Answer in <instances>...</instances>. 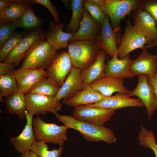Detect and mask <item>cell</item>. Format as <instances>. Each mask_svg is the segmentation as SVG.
<instances>
[{"mask_svg": "<svg viewBox=\"0 0 157 157\" xmlns=\"http://www.w3.org/2000/svg\"><path fill=\"white\" fill-rule=\"evenodd\" d=\"M56 119L68 128L75 129L89 142L104 141L106 143H115L117 138L112 131L104 126L91 123L77 120L72 116L54 114Z\"/></svg>", "mask_w": 157, "mask_h": 157, "instance_id": "6da1fadb", "label": "cell"}, {"mask_svg": "<svg viewBox=\"0 0 157 157\" xmlns=\"http://www.w3.org/2000/svg\"><path fill=\"white\" fill-rule=\"evenodd\" d=\"M58 55L57 51L47 40H39L27 51L20 67L45 69L50 65Z\"/></svg>", "mask_w": 157, "mask_h": 157, "instance_id": "7a4b0ae2", "label": "cell"}, {"mask_svg": "<svg viewBox=\"0 0 157 157\" xmlns=\"http://www.w3.org/2000/svg\"><path fill=\"white\" fill-rule=\"evenodd\" d=\"M67 47L73 67L81 70L91 65L101 50L97 40H74Z\"/></svg>", "mask_w": 157, "mask_h": 157, "instance_id": "3957f363", "label": "cell"}, {"mask_svg": "<svg viewBox=\"0 0 157 157\" xmlns=\"http://www.w3.org/2000/svg\"><path fill=\"white\" fill-rule=\"evenodd\" d=\"M139 2L138 0H104L99 7L109 17L113 31L118 32L121 31V21L126 16L130 17Z\"/></svg>", "mask_w": 157, "mask_h": 157, "instance_id": "277c9868", "label": "cell"}, {"mask_svg": "<svg viewBox=\"0 0 157 157\" xmlns=\"http://www.w3.org/2000/svg\"><path fill=\"white\" fill-rule=\"evenodd\" d=\"M33 125L36 140L63 146L67 140L66 133L68 128L65 125L46 123L39 116L33 118Z\"/></svg>", "mask_w": 157, "mask_h": 157, "instance_id": "5b68a950", "label": "cell"}, {"mask_svg": "<svg viewBox=\"0 0 157 157\" xmlns=\"http://www.w3.org/2000/svg\"><path fill=\"white\" fill-rule=\"evenodd\" d=\"M124 34L120 36L118 44L117 56L124 58L133 51L142 49L147 45L146 38L134 28L129 17L126 20Z\"/></svg>", "mask_w": 157, "mask_h": 157, "instance_id": "8992f818", "label": "cell"}, {"mask_svg": "<svg viewBox=\"0 0 157 157\" xmlns=\"http://www.w3.org/2000/svg\"><path fill=\"white\" fill-rule=\"evenodd\" d=\"M27 110L33 115L53 114L61 110L62 104L55 97L28 93L26 94Z\"/></svg>", "mask_w": 157, "mask_h": 157, "instance_id": "52a82bcc", "label": "cell"}, {"mask_svg": "<svg viewBox=\"0 0 157 157\" xmlns=\"http://www.w3.org/2000/svg\"><path fill=\"white\" fill-rule=\"evenodd\" d=\"M46 32L40 28L26 33L10 52L3 62L10 63L14 66L18 67L23 60L26 53L32 45L38 40H44Z\"/></svg>", "mask_w": 157, "mask_h": 157, "instance_id": "ba28073f", "label": "cell"}, {"mask_svg": "<svg viewBox=\"0 0 157 157\" xmlns=\"http://www.w3.org/2000/svg\"><path fill=\"white\" fill-rule=\"evenodd\" d=\"M138 76V82L129 96H136L145 106L148 117L150 119L157 109V99L154 87L148 80L147 75Z\"/></svg>", "mask_w": 157, "mask_h": 157, "instance_id": "9c48e42d", "label": "cell"}, {"mask_svg": "<svg viewBox=\"0 0 157 157\" xmlns=\"http://www.w3.org/2000/svg\"><path fill=\"white\" fill-rule=\"evenodd\" d=\"M114 113L112 110L85 105L74 108L72 116L80 121L104 126Z\"/></svg>", "mask_w": 157, "mask_h": 157, "instance_id": "30bf717a", "label": "cell"}, {"mask_svg": "<svg viewBox=\"0 0 157 157\" xmlns=\"http://www.w3.org/2000/svg\"><path fill=\"white\" fill-rule=\"evenodd\" d=\"M132 12L133 26L144 35L147 45L156 40L157 23L155 20L138 6Z\"/></svg>", "mask_w": 157, "mask_h": 157, "instance_id": "8fae6325", "label": "cell"}, {"mask_svg": "<svg viewBox=\"0 0 157 157\" xmlns=\"http://www.w3.org/2000/svg\"><path fill=\"white\" fill-rule=\"evenodd\" d=\"M121 33V31L115 32L113 31L109 19L105 15L96 40L101 49L112 58L117 55V46Z\"/></svg>", "mask_w": 157, "mask_h": 157, "instance_id": "7c38bea8", "label": "cell"}, {"mask_svg": "<svg viewBox=\"0 0 157 157\" xmlns=\"http://www.w3.org/2000/svg\"><path fill=\"white\" fill-rule=\"evenodd\" d=\"M140 54L131 60L129 70L136 75H147L152 77L157 73V54H151L144 47Z\"/></svg>", "mask_w": 157, "mask_h": 157, "instance_id": "4fadbf2b", "label": "cell"}, {"mask_svg": "<svg viewBox=\"0 0 157 157\" xmlns=\"http://www.w3.org/2000/svg\"><path fill=\"white\" fill-rule=\"evenodd\" d=\"M72 67L68 52L61 53L46 69L47 77L52 79L61 87Z\"/></svg>", "mask_w": 157, "mask_h": 157, "instance_id": "5bb4252c", "label": "cell"}, {"mask_svg": "<svg viewBox=\"0 0 157 157\" xmlns=\"http://www.w3.org/2000/svg\"><path fill=\"white\" fill-rule=\"evenodd\" d=\"M81 70L73 67L71 70L55 96L63 102L74 96L85 87L83 81Z\"/></svg>", "mask_w": 157, "mask_h": 157, "instance_id": "9a60e30c", "label": "cell"}, {"mask_svg": "<svg viewBox=\"0 0 157 157\" xmlns=\"http://www.w3.org/2000/svg\"><path fill=\"white\" fill-rule=\"evenodd\" d=\"M25 115L26 122L22 133L17 136H13L10 141L15 149L22 154L30 150L33 143L36 141L33 130V116L26 110Z\"/></svg>", "mask_w": 157, "mask_h": 157, "instance_id": "2e32d148", "label": "cell"}, {"mask_svg": "<svg viewBox=\"0 0 157 157\" xmlns=\"http://www.w3.org/2000/svg\"><path fill=\"white\" fill-rule=\"evenodd\" d=\"M87 105L114 110L127 107H142L144 106L139 98H133L129 95L121 92H118L114 96L108 97L96 103Z\"/></svg>", "mask_w": 157, "mask_h": 157, "instance_id": "e0dca14e", "label": "cell"}, {"mask_svg": "<svg viewBox=\"0 0 157 157\" xmlns=\"http://www.w3.org/2000/svg\"><path fill=\"white\" fill-rule=\"evenodd\" d=\"M14 74L18 91L26 94L37 82L47 77L45 69H33L20 67L15 70Z\"/></svg>", "mask_w": 157, "mask_h": 157, "instance_id": "ac0fdd59", "label": "cell"}, {"mask_svg": "<svg viewBox=\"0 0 157 157\" xmlns=\"http://www.w3.org/2000/svg\"><path fill=\"white\" fill-rule=\"evenodd\" d=\"M124 79L105 75L89 85L105 96H111L115 92H121L129 95L131 91L126 89L124 86Z\"/></svg>", "mask_w": 157, "mask_h": 157, "instance_id": "d6986e66", "label": "cell"}, {"mask_svg": "<svg viewBox=\"0 0 157 157\" xmlns=\"http://www.w3.org/2000/svg\"><path fill=\"white\" fill-rule=\"evenodd\" d=\"M101 26V24L95 20L84 8L79 29L74 34L70 42L76 40H96Z\"/></svg>", "mask_w": 157, "mask_h": 157, "instance_id": "ffe728a7", "label": "cell"}, {"mask_svg": "<svg viewBox=\"0 0 157 157\" xmlns=\"http://www.w3.org/2000/svg\"><path fill=\"white\" fill-rule=\"evenodd\" d=\"M130 56L129 53L124 58L119 59L116 54L110 60L108 58L104 71L105 75L124 78L135 76L129 70L132 60Z\"/></svg>", "mask_w": 157, "mask_h": 157, "instance_id": "44dd1931", "label": "cell"}, {"mask_svg": "<svg viewBox=\"0 0 157 157\" xmlns=\"http://www.w3.org/2000/svg\"><path fill=\"white\" fill-rule=\"evenodd\" d=\"M65 26L64 24H56L51 20L49 21L47 41L57 51L67 47L74 35L63 32L62 29Z\"/></svg>", "mask_w": 157, "mask_h": 157, "instance_id": "7402d4cb", "label": "cell"}, {"mask_svg": "<svg viewBox=\"0 0 157 157\" xmlns=\"http://www.w3.org/2000/svg\"><path fill=\"white\" fill-rule=\"evenodd\" d=\"M108 97L86 85L84 88L74 96L63 103L69 107L74 108L96 103Z\"/></svg>", "mask_w": 157, "mask_h": 157, "instance_id": "603a6c76", "label": "cell"}, {"mask_svg": "<svg viewBox=\"0 0 157 157\" xmlns=\"http://www.w3.org/2000/svg\"><path fill=\"white\" fill-rule=\"evenodd\" d=\"M107 53L101 50L94 62L88 67L81 70L83 82L85 85H89L104 77L106 64L105 61Z\"/></svg>", "mask_w": 157, "mask_h": 157, "instance_id": "cb8c5ba5", "label": "cell"}, {"mask_svg": "<svg viewBox=\"0 0 157 157\" xmlns=\"http://www.w3.org/2000/svg\"><path fill=\"white\" fill-rule=\"evenodd\" d=\"M6 109L10 114L16 115L20 119L25 117V112L26 110V94L19 91L6 98Z\"/></svg>", "mask_w": 157, "mask_h": 157, "instance_id": "d4e9b609", "label": "cell"}, {"mask_svg": "<svg viewBox=\"0 0 157 157\" xmlns=\"http://www.w3.org/2000/svg\"><path fill=\"white\" fill-rule=\"evenodd\" d=\"M13 23L16 28H21L30 31L40 28L43 22L29 6L22 16Z\"/></svg>", "mask_w": 157, "mask_h": 157, "instance_id": "484cf974", "label": "cell"}, {"mask_svg": "<svg viewBox=\"0 0 157 157\" xmlns=\"http://www.w3.org/2000/svg\"><path fill=\"white\" fill-rule=\"evenodd\" d=\"M26 0H18L8 6L0 17V23H14L23 15L29 5L25 4Z\"/></svg>", "mask_w": 157, "mask_h": 157, "instance_id": "4316f807", "label": "cell"}, {"mask_svg": "<svg viewBox=\"0 0 157 157\" xmlns=\"http://www.w3.org/2000/svg\"><path fill=\"white\" fill-rule=\"evenodd\" d=\"M60 88L53 80L47 77L35 83L30 88L28 93L55 97Z\"/></svg>", "mask_w": 157, "mask_h": 157, "instance_id": "83f0119b", "label": "cell"}, {"mask_svg": "<svg viewBox=\"0 0 157 157\" xmlns=\"http://www.w3.org/2000/svg\"><path fill=\"white\" fill-rule=\"evenodd\" d=\"M72 15L70 21L66 27V32L75 34L80 28V23L83 15L84 8L83 0L71 1Z\"/></svg>", "mask_w": 157, "mask_h": 157, "instance_id": "f1b7e54d", "label": "cell"}, {"mask_svg": "<svg viewBox=\"0 0 157 157\" xmlns=\"http://www.w3.org/2000/svg\"><path fill=\"white\" fill-rule=\"evenodd\" d=\"M14 72L8 73L0 76V101L3 98L8 97L18 91Z\"/></svg>", "mask_w": 157, "mask_h": 157, "instance_id": "f546056e", "label": "cell"}, {"mask_svg": "<svg viewBox=\"0 0 157 157\" xmlns=\"http://www.w3.org/2000/svg\"><path fill=\"white\" fill-rule=\"evenodd\" d=\"M63 146L58 149L49 150L47 145L44 142L36 140L33 144L30 150L36 154L39 157H60L63 150Z\"/></svg>", "mask_w": 157, "mask_h": 157, "instance_id": "4dcf8cb0", "label": "cell"}, {"mask_svg": "<svg viewBox=\"0 0 157 157\" xmlns=\"http://www.w3.org/2000/svg\"><path fill=\"white\" fill-rule=\"evenodd\" d=\"M26 33L24 31L15 32L13 34L0 49V62H3L10 52L22 39Z\"/></svg>", "mask_w": 157, "mask_h": 157, "instance_id": "1f68e13d", "label": "cell"}, {"mask_svg": "<svg viewBox=\"0 0 157 157\" xmlns=\"http://www.w3.org/2000/svg\"><path fill=\"white\" fill-rule=\"evenodd\" d=\"M84 8L98 22L101 24L105 15L100 7L91 3L89 0H83Z\"/></svg>", "mask_w": 157, "mask_h": 157, "instance_id": "d6a6232c", "label": "cell"}, {"mask_svg": "<svg viewBox=\"0 0 157 157\" xmlns=\"http://www.w3.org/2000/svg\"><path fill=\"white\" fill-rule=\"evenodd\" d=\"M16 27L13 23H0V49L15 32Z\"/></svg>", "mask_w": 157, "mask_h": 157, "instance_id": "836d02e7", "label": "cell"}, {"mask_svg": "<svg viewBox=\"0 0 157 157\" xmlns=\"http://www.w3.org/2000/svg\"><path fill=\"white\" fill-rule=\"evenodd\" d=\"M138 6L150 14L157 23V0H140Z\"/></svg>", "mask_w": 157, "mask_h": 157, "instance_id": "e575fe53", "label": "cell"}, {"mask_svg": "<svg viewBox=\"0 0 157 157\" xmlns=\"http://www.w3.org/2000/svg\"><path fill=\"white\" fill-rule=\"evenodd\" d=\"M31 4L38 3L46 7L50 12L53 18L54 22L60 24L59 15L56 8L49 0H31Z\"/></svg>", "mask_w": 157, "mask_h": 157, "instance_id": "d590c367", "label": "cell"}, {"mask_svg": "<svg viewBox=\"0 0 157 157\" xmlns=\"http://www.w3.org/2000/svg\"><path fill=\"white\" fill-rule=\"evenodd\" d=\"M142 144L143 147L152 150L156 157H157V143L154 135L151 134L147 135L143 139Z\"/></svg>", "mask_w": 157, "mask_h": 157, "instance_id": "8d00e7d4", "label": "cell"}, {"mask_svg": "<svg viewBox=\"0 0 157 157\" xmlns=\"http://www.w3.org/2000/svg\"><path fill=\"white\" fill-rule=\"evenodd\" d=\"M15 70L13 64L3 62H0V76L8 73L14 72Z\"/></svg>", "mask_w": 157, "mask_h": 157, "instance_id": "74e56055", "label": "cell"}, {"mask_svg": "<svg viewBox=\"0 0 157 157\" xmlns=\"http://www.w3.org/2000/svg\"><path fill=\"white\" fill-rule=\"evenodd\" d=\"M17 1L18 0H0V17L2 15L5 9L8 6Z\"/></svg>", "mask_w": 157, "mask_h": 157, "instance_id": "f35d334b", "label": "cell"}, {"mask_svg": "<svg viewBox=\"0 0 157 157\" xmlns=\"http://www.w3.org/2000/svg\"><path fill=\"white\" fill-rule=\"evenodd\" d=\"M148 78L154 88L157 99V73L154 76L150 77L148 76Z\"/></svg>", "mask_w": 157, "mask_h": 157, "instance_id": "ab89813d", "label": "cell"}, {"mask_svg": "<svg viewBox=\"0 0 157 157\" xmlns=\"http://www.w3.org/2000/svg\"><path fill=\"white\" fill-rule=\"evenodd\" d=\"M19 157H39V156L35 152L31 150H29L22 154Z\"/></svg>", "mask_w": 157, "mask_h": 157, "instance_id": "60d3db41", "label": "cell"}, {"mask_svg": "<svg viewBox=\"0 0 157 157\" xmlns=\"http://www.w3.org/2000/svg\"><path fill=\"white\" fill-rule=\"evenodd\" d=\"M92 3L99 6L102 4L104 0H89Z\"/></svg>", "mask_w": 157, "mask_h": 157, "instance_id": "b9f144b4", "label": "cell"}, {"mask_svg": "<svg viewBox=\"0 0 157 157\" xmlns=\"http://www.w3.org/2000/svg\"><path fill=\"white\" fill-rule=\"evenodd\" d=\"M156 46H157V40L150 44L146 45L145 47L147 49L152 48Z\"/></svg>", "mask_w": 157, "mask_h": 157, "instance_id": "7bdbcfd3", "label": "cell"}, {"mask_svg": "<svg viewBox=\"0 0 157 157\" xmlns=\"http://www.w3.org/2000/svg\"><path fill=\"white\" fill-rule=\"evenodd\" d=\"M156 51H157V49H156Z\"/></svg>", "mask_w": 157, "mask_h": 157, "instance_id": "ee69618b", "label": "cell"}]
</instances>
